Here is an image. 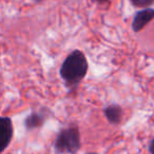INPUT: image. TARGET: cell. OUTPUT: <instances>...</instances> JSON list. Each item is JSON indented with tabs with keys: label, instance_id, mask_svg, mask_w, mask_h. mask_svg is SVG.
<instances>
[{
	"label": "cell",
	"instance_id": "5",
	"mask_svg": "<svg viewBox=\"0 0 154 154\" xmlns=\"http://www.w3.org/2000/svg\"><path fill=\"white\" fill-rule=\"evenodd\" d=\"M48 113H49V110L48 111H42L41 110L39 112H32L24 120V126H26V130L31 131L42 127L45 125L47 118L49 117Z\"/></svg>",
	"mask_w": 154,
	"mask_h": 154
},
{
	"label": "cell",
	"instance_id": "7",
	"mask_svg": "<svg viewBox=\"0 0 154 154\" xmlns=\"http://www.w3.org/2000/svg\"><path fill=\"white\" fill-rule=\"evenodd\" d=\"M134 7L136 8H145L147 9L148 7L152 5L154 3V0H130Z\"/></svg>",
	"mask_w": 154,
	"mask_h": 154
},
{
	"label": "cell",
	"instance_id": "10",
	"mask_svg": "<svg viewBox=\"0 0 154 154\" xmlns=\"http://www.w3.org/2000/svg\"><path fill=\"white\" fill-rule=\"evenodd\" d=\"M35 2H41V1H43V0H34Z\"/></svg>",
	"mask_w": 154,
	"mask_h": 154
},
{
	"label": "cell",
	"instance_id": "2",
	"mask_svg": "<svg viewBox=\"0 0 154 154\" xmlns=\"http://www.w3.org/2000/svg\"><path fill=\"white\" fill-rule=\"evenodd\" d=\"M80 147V133L76 125L62 129L54 143V149L57 154H75Z\"/></svg>",
	"mask_w": 154,
	"mask_h": 154
},
{
	"label": "cell",
	"instance_id": "3",
	"mask_svg": "<svg viewBox=\"0 0 154 154\" xmlns=\"http://www.w3.org/2000/svg\"><path fill=\"white\" fill-rule=\"evenodd\" d=\"M154 19V9H143L135 13L132 21V29L134 32H140L150 21Z\"/></svg>",
	"mask_w": 154,
	"mask_h": 154
},
{
	"label": "cell",
	"instance_id": "1",
	"mask_svg": "<svg viewBox=\"0 0 154 154\" xmlns=\"http://www.w3.org/2000/svg\"><path fill=\"white\" fill-rule=\"evenodd\" d=\"M89 64L87 57L80 50H74L62 62L59 74L69 89L76 88L86 77Z\"/></svg>",
	"mask_w": 154,
	"mask_h": 154
},
{
	"label": "cell",
	"instance_id": "6",
	"mask_svg": "<svg viewBox=\"0 0 154 154\" xmlns=\"http://www.w3.org/2000/svg\"><path fill=\"white\" fill-rule=\"evenodd\" d=\"M103 114L111 125H118L122 118V109L118 105H109L103 109Z\"/></svg>",
	"mask_w": 154,
	"mask_h": 154
},
{
	"label": "cell",
	"instance_id": "8",
	"mask_svg": "<svg viewBox=\"0 0 154 154\" xmlns=\"http://www.w3.org/2000/svg\"><path fill=\"white\" fill-rule=\"evenodd\" d=\"M149 151L151 154H154V138L151 140V143H150L149 145Z\"/></svg>",
	"mask_w": 154,
	"mask_h": 154
},
{
	"label": "cell",
	"instance_id": "11",
	"mask_svg": "<svg viewBox=\"0 0 154 154\" xmlns=\"http://www.w3.org/2000/svg\"><path fill=\"white\" fill-rule=\"evenodd\" d=\"M88 154H97V153H92V152H91V153H88Z\"/></svg>",
	"mask_w": 154,
	"mask_h": 154
},
{
	"label": "cell",
	"instance_id": "4",
	"mask_svg": "<svg viewBox=\"0 0 154 154\" xmlns=\"http://www.w3.org/2000/svg\"><path fill=\"white\" fill-rule=\"evenodd\" d=\"M0 127H1V152H3L9 145L11 143L12 138H13V122L10 117L2 116L0 118Z\"/></svg>",
	"mask_w": 154,
	"mask_h": 154
},
{
	"label": "cell",
	"instance_id": "9",
	"mask_svg": "<svg viewBox=\"0 0 154 154\" xmlns=\"http://www.w3.org/2000/svg\"><path fill=\"white\" fill-rule=\"evenodd\" d=\"M96 1H98V2H106L108 0H96Z\"/></svg>",
	"mask_w": 154,
	"mask_h": 154
}]
</instances>
